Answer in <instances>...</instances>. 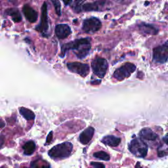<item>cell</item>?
I'll use <instances>...</instances> for the list:
<instances>
[{
    "label": "cell",
    "instance_id": "484cf974",
    "mask_svg": "<svg viewBox=\"0 0 168 168\" xmlns=\"http://www.w3.org/2000/svg\"><path fill=\"white\" fill-rule=\"evenodd\" d=\"M135 168H143L141 166V164L139 162H137V164H136V166H135Z\"/></svg>",
    "mask_w": 168,
    "mask_h": 168
},
{
    "label": "cell",
    "instance_id": "30bf717a",
    "mask_svg": "<svg viewBox=\"0 0 168 168\" xmlns=\"http://www.w3.org/2000/svg\"><path fill=\"white\" fill-rule=\"evenodd\" d=\"M71 32V29L68 24H60L57 25L55 27V34L59 39L66 38L70 35Z\"/></svg>",
    "mask_w": 168,
    "mask_h": 168
},
{
    "label": "cell",
    "instance_id": "4316f807",
    "mask_svg": "<svg viewBox=\"0 0 168 168\" xmlns=\"http://www.w3.org/2000/svg\"><path fill=\"white\" fill-rule=\"evenodd\" d=\"M4 126H5V123L3 122L2 121H0V126L3 127H4Z\"/></svg>",
    "mask_w": 168,
    "mask_h": 168
},
{
    "label": "cell",
    "instance_id": "9a60e30c",
    "mask_svg": "<svg viewBox=\"0 0 168 168\" xmlns=\"http://www.w3.org/2000/svg\"><path fill=\"white\" fill-rule=\"evenodd\" d=\"M102 142L106 145L115 147L119 145L121 142V139L113 135H108L103 139Z\"/></svg>",
    "mask_w": 168,
    "mask_h": 168
},
{
    "label": "cell",
    "instance_id": "5bb4252c",
    "mask_svg": "<svg viewBox=\"0 0 168 168\" xmlns=\"http://www.w3.org/2000/svg\"><path fill=\"white\" fill-rule=\"evenodd\" d=\"M139 30L141 32L144 34H150V35H155L158 32V29L156 28L154 25L146 24V23H141L139 26Z\"/></svg>",
    "mask_w": 168,
    "mask_h": 168
},
{
    "label": "cell",
    "instance_id": "ffe728a7",
    "mask_svg": "<svg viewBox=\"0 0 168 168\" xmlns=\"http://www.w3.org/2000/svg\"><path fill=\"white\" fill-rule=\"evenodd\" d=\"M93 156L95 158L100 159V160L108 161L110 160V156L106 152L104 151H99L94 153Z\"/></svg>",
    "mask_w": 168,
    "mask_h": 168
},
{
    "label": "cell",
    "instance_id": "7402d4cb",
    "mask_svg": "<svg viewBox=\"0 0 168 168\" xmlns=\"http://www.w3.org/2000/svg\"><path fill=\"white\" fill-rule=\"evenodd\" d=\"M91 166L95 167V168H105V165L102 163H100V162H93L91 163Z\"/></svg>",
    "mask_w": 168,
    "mask_h": 168
},
{
    "label": "cell",
    "instance_id": "8fae6325",
    "mask_svg": "<svg viewBox=\"0 0 168 168\" xmlns=\"http://www.w3.org/2000/svg\"><path fill=\"white\" fill-rule=\"evenodd\" d=\"M22 11L25 17L29 22L34 23L37 21V17H38V14L29 5H24L22 8Z\"/></svg>",
    "mask_w": 168,
    "mask_h": 168
},
{
    "label": "cell",
    "instance_id": "5b68a950",
    "mask_svg": "<svg viewBox=\"0 0 168 168\" xmlns=\"http://www.w3.org/2000/svg\"><path fill=\"white\" fill-rule=\"evenodd\" d=\"M168 59V41L153 49V61L163 64Z\"/></svg>",
    "mask_w": 168,
    "mask_h": 168
},
{
    "label": "cell",
    "instance_id": "7a4b0ae2",
    "mask_svg": "<svg viewBox=\"0 0 168 168\" xmlns=\"http://www.w3.org/2000/svg\"><path fill=\"white\" fill-rule=\"evenodd\" d=\"M72 143L66 142L55 146L49 150L48 154L53 158H65L70 155L72 151Z\"/></svg>",
    "mask_w": 168,
    "mask_h": 168
},
{
    "label": "cell",
    "instance_id": "7c38bea8",
    "mask_svg": "<svg viewBox=\"0 0 168 168\" xmlns=\"http://www.w3.org/2000/svg\"><path fill=\"white\" fill-rule=\"evenodd\" d=\"M139 136L141 139L150 141H155L158 137L156 133L152 131V129L148 128V127H145V128L141 129V131L139 133Z\"/></svg>",
    "mask_w": 168,
    "mask_h": 168
},
{
    "label": "cell",
    "instance_id": "6da1fadb",
    "mask_svg": "<svg viewBox=\"0 0 168 168\" xmlns=\"http://www.w3.org/2000/svg\"><path fill=\"white\" fill-rule=\"evenodd\" d=\"M91 47V39L89 38L75 39L62 45L60 57H63L69 50H74L78 59H84L89 54Z\"/></svg>",
    "mask_w": 168,
    "mask_h": 168
},
{
    "label": "cell",
    "instance_id": "44dd1931",
    "mask_svg": "<svg viewBox=\"0 0 168 168\" xmlns=\"http://www.w3.org/2000/svg\"><path fill=\"white\" fill-rule=\"evenodd\" d=\"M52 3L54 5L56 13L59 16L61 14V7H60V3L59 1H52Z\"/></svg>",
    "mask_w": 168,
    "mask_h": 168
},
{
    "label": "cell",
    "instance_id": "cb8c5ba5",
    "mask_svg": "<svg viewBox=\"0 0 168 168\" xmlns=\"http://www.w3.org/2000/svg\"><path fill=\"white\" fill-rule=\"evenodd\" d=\"M4 143V136H1V137H0V148H1Z\"/></svg>",
    "mask_w": 168,
    "mask_h": 168
},
{
    "label": "cell",
    "instance_id": "83f0119b",
    "mask_svg": "<svg viewBox=\"0 0 168 168\" xmlns=\"http://www.w3.org/2000/svg\"><path fill=\"white\" fill-rule=\"evenodd\" d=\"M71 3H72L71 1H64V4H65L66 5H68V4H71Z\"/></svg>",
    "mask_w": 168,
    "mask_h": 168
},
{
    "label": "cell",
    "instance_id": "f1b7e54d",
    "mask_svg": "<svg viewBox=\"0 0 168 168\" xmlns=\"http://www.w3.org/2000/svg\"><path fill=\"white\" fill-rule=\"evenodd\" d=\"M1 168H4V167H1Z\"/></svg>",
    "mask_w": 168,
    "mask_h": 168
},
{
    "label": "cell",
    "instance_id": "277c9868",
    "mask_svg": "<svg viewBox=\"0 0 168 168\" xmlns=\"http://www.w3.org/2000/svg\"><path fill=\"white\" fill-rule=\"evenodd\" d=\"M91 66L93 73L100 78H103L108 70V64L104 58L96 57L92 61Z\"/></svg>",
    "mask_w": 168,
    "mask_h": 168
},
{
    "label": "cell",
    "instance_id": "2e32d148",
    "mask_svg": "<svg viewBox=\"0 0 168 168\" xmlns=\"http://www.w3.org/2000/svg\"><path fill=\"white\" fill-rule=\"evenodd\" d=\"M6 13L9 14V15H10L11 17L12 20L14 22H19L20 21H21L22 17L18 9L16 8L9 9L7 10Z\"/></svg>",
    "mask_w": 168,
    "mask_h": 168
},
{
    "label": "cell",
    "instance_id": "4fadbf2b",
    "mask_svg": "<svg viewBox=\"0 0 168 168\" xmlns=\"http://www.w3.org/2000/svg\"><path fill=\"white\" fill-rule=\"evenodd\" d=\"M95 132L94 128L89 127L88 128L84 130L80 135V141L83 144H87L91 140Z\"/></svg>",
    "mask_w": 168,
    "mask_h": 168
},
{
    "label": "cell",
    "instance_id": "ba28073f",
    "mask_svg": "<svg viewBox=\"0 0 168 168\" xmlns=\"http://www.w3.org/2000/svg\"><path fill=\"white\" fill-rule=\"evenodd\" d=\"M68 70L72 72L79 74L80 76L85 78L89 72V66L87 64H83L78 62H68L67 64Z\"/></svg>",
    "mask_w": 168,
    "mask_h": 168
},
{
    "label": "cell",
    "instance_id": "8992f818",
    "mask_svg": "<svg viewBox=\"0 0 168 168\" xmlns=\"http://www.w3.org/2000/svg\"><path fill=\"white\" fill-rule=\"evenodd\" d=\"M136 66L131 62H126L114 72V77L119 81H121L129 78L133 72L135 70Z\"/></svg>",
    "mask_w": 168,
    "mask_h": 168
},
{
    "label": "cell",
    "instance_id": "9c48e42d",
    "mask_svg": "<svg viewBox=\"0 0 168 168\" xmlns=\"http://www.w3.org/2000/svg\"><path fill=\"white\" fill-rule=\"evenodd\" d=\"M49 29V21L47 17V5L45 2L43 3L42 7V16L40 19L39 24L37 26L36 30L38 31L39 32L43 34V35H45V33H47Z\"/></svg>",
    "mask_w": 168,
    "mask_h": 168
},
{
    "label": "cell",
    "instance_id": "ac0fdd59",
    "mask_svg": "<svg viewBox=\"0 0 168 168\" xmlns=\"http://www.w3.org/2000/svg\"><path fill=\"white\" fill-rule=\"evenodd\" d=\"M35 149H36V144L32 141L27 142V143H25L24 146H23V150H24V154L28 156L32 154Z\"/></svg>",
    "mask_w": 168,
    "mask_h": 168
},
{
    "label": "cell",
    "instance_id": "d4e9b609",
    "mask_svg": "<svg viewBox=\"0 0 168 168\" xmlns=\"http://www.w3.org/2000/svg\"><path fill=\"white\" fill-rule=\"evenodd\" d=\"M163 141L165 143L168 145V134H167L165 137L163 138Z\"/></svg>",
    "mask_w": 168,
    "mask_h": 168
},
{
    "label": "cell",
    "instance_id": "e0dca14e",
    "mask_svg": "<svg viewBox=\"0 0 168 168\" xmlns=\"http://www.w3.org/2000/svg\"><path fill=\"white\" fill-rule=\"evenodd\" d=\"M19 112L23 117H24L27 120H32L35 118V114L31 110L24 108V107H21L19 108Z\"/></svg>",
    "mask_w": 168,
    "mask_h": 168
},
{
    "label": "cell",
    "instance_id": "52a82bcc",
    "mask_svg": "<svg viewBox=\"0 0 168 168\" xmlns=\"http://www.w3.org/2000/svg\"><path fill=\"white\" fill-rule=\"evenodd\" d=\"M101 27H102V23L99 19L95 17H91L83 21L82 29L85 33L91 34L98 32Z\"/></svg>",
    "mask_w": 168,
    "mask_h": 168
},
{
    "label": "cell",
    "instance_id": "603a6c76",
    "mask_svg": "<svg viewBox=\"0 0 168 168\" xmlns=\"http://www.w3.org/2000/svg\"><path fill=\"white\" fill-rule=\"evenodd\" d=\"M52 139H53V132L51 131L50 133H49V135L47 137V140H46V143H50L51 141H52Z\"/></svg>",
    "mask_w": 168,
    "mask_h": 168
},
{
    "label": "cell",
    "instance_id": "d6986e66",
    "mask_svg": "<svg viewBox=\"0 0 168 168\" xmlns=\"http://www.w3.org/2000/svg\"><path fill=\"white\" fill-rule=\"evenodd\" d=\"M98 3L99 2H94V3H88L83 5L82 9L85 11H95L98 10Z\"/></svg>",
    "mask_w": 168,
    "mask_h": 168
},
{
    "label": "cell",
    "instance_id": "3957f363",
    "mask_svg": "<svg viewBox=\"0 0 168 168\" xmlns=\"http://www.w3.org/2000/svg\"><path fill=\"white\" fill-rule=\"evenodd\" d=\"M129 150L137 157H145L148 152V146L141 139H135L129 144Z\"/></svg>",
    "mask_w": 168,
    "mask_h": 168
}]
</instances>
